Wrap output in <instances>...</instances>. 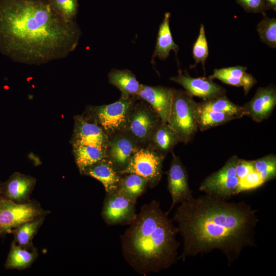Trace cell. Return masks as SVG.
<instances>
[{
  "label": "cell",
  "mask_w": 276,
  "mask_h": 276,
  "mask_svg": "<svg viewBox=\"0 0 276 276\" xmlns=\"http://www.w3.org/2000/svg\"><path fill=\"white\" fill-rule=\"evenodd\" d=\"M228 200L205 194L180 203L173 221L182 239V261L219 250L231 266L244 248L256 245L257 210L244 201Z\"/></svg>",
  "instance_id": "6da1fadb"
},
{
  "label": "cell",
  "mask_w": 276,
  "mask_h": 276,
  "mask_svg": "<svg viewBox=\"0 0 276 276\" xmlns=\"http://www.w3.org/2000/svg\"><path fill=\"white\" fill-rule=\"evenodd\" d=\"M81 32L47 0H0V52L15 62L40 65L66 57Z\"/></svg>",
  "instance_id": "7a4b0ae2"
},
{
  "label": "cell",
  "mask_w": 276,
  "mask_h": 276,
  "mask_svg": "<svg viewBox=\"0 0 276 276\" xmlns=\"http://www.w3.org/2000/svg\"><path fill=\"white\" fill-rule=\"evenodd\" d=\"M178 229L153 200L144 204L121 236L123 257L138 273L158 272L174 264L179 257Z\"/></svg>",
  "instance_id": "3957f363"
},
{
  "label": "cell",
  "mask_w": 276,
  "mask_h": 276,
  "mask_svg": "<svg viewBox=\"0 0 276 276\" xmlns=\"http://www.w3.org/2000/svg\"><path fill=\"white\" fill-rule=\"evenodd\" d=\"M199 104L185 90L174 89L168 124L180 136L182 142H190L198 128Z\"/></svg>",
  "instance_id": "277c9868"
},
{
  "label": "cell",
  "mask_w": 276,
  "mask_h": 276,
  "mask_svg": "<svg viewBox=\"0 0 276 276\" xmlns=\"http://www.w3.org/2000/svg\"><path fill=\"white\" fill-rule=\"evenodd\" d=\"M136 96L120 98L111 104L88 105L82 114L87 120L99 126L108 136L125 131L131 108Z\"/></svg>",
  "instance_id": "5b68a950"
},
{
  "label": "cell",
  "mask_w": 276,
  "mask_h": 276,
  "mask_svg": "<svg viewBox=\"0 0 276 276\" xmlns=\"http://www.w3.org/2000/svg\"><path fill=\"white\" fill-rule=\"evenodd\" d=\"M71 143L74 150L106 153L109 136L96 124L82 114L74 117Z\"/></svg>",
  "instance_id": "8992f818"
},
{
  "label": "cell",
  "mask_w": 276,
  "mask_h": 276,
  "mask_svg": "<svg viewBox=\"0 0 276 276\" xmlns=\"http://www.w3.org/2000/svg\"><path fill=\"white\" fill-rule=\"evenodd\" d=\"M162 122L160 118L153 108L137 97L129 113L125 131L141 148H146L150 134Z\"/></svg>",
  "instance_id": "52a82bcc"
},
{
  "label": "cell",
  "mask_w": 276,
  "mask_h": 276,
  "mask_svg": "<svg viewBox=\"0 0 276 276\" xmlns=\"http://www.w3.org/2000/svg\"><path fill=\"white\" fill-rule=\"evenodd\" d=\"M50 213L35 200L20 204L0 197V235L10 233L13 228L23 222Z\"/></svg>",
  "instance_id": "ba28073f"
},
{
  "label": "cell",
  "mask_w": 276,
  "mask_h": 276,
  "mask_svg": "<svg viewBox=\"0 0 276 276\" xmlns=\"http://www.w3.org/2000/svg\"><path fill=\"white\" fill-rule=\"evenodd\" d=\"M238 157L233 155L218 171L207 176L201 182L199 190L229 199L239 194V180L235 174V166Z\"/></svg>",
  "instance_id": "9c48e42d"
},
{
  "label": "cell",
  "mask_w": 276,
  "mask_h": 276,
  "mask_svg": "<svg viewBox=\"0 0 276 276\" xmlns=\"http://www.w3.org/2000/svg\"><path fill=\"white\" fill-rule=\"evenodd\" d=\"M165 156L147 148H140L131 157L121 175L133 173L148 182V187L153 188L159 182Z\"/></svg>",
  "instance_id": "30bf717a"
},
{
  "label": "cell",
  "mask_w": 276,
  "mask_h": 276,
  "mask_svg": "<svg viewBox=\"0 0 276 276\" xmlns=\"http://www.w3.org/2000/svg\"><path fill=\"white\" fill-rule=\"evenodd\" d=\"M136 202L118 189L106 193L101 211L103 220L109 225H129L137 215Z\"/></svg>",
  "instance_id": "8fae6325"
},
{
  "label": "cell",
  "mask_w": 276,
  "mask_h": 276,
  "mask_svg": "<svg viewBox=\"0 0 276 276\" xmlns=\"http://www.w3.org/2000/svg\"><path fill=\"white\" fill-rule=\"evenodd\" d=\"M141 148L127 132L121 131L109 136L106 158L121 175L131 157Z\"/></svg>",
  "instance_id": "7c38bea8"
},
{
  "label": "cell",
  "mask_w": 276,
  "mask_h": 276,
  "mask_svg": "<svg viewBox=\"0 0 276 276\" xmlns=\"http://www.w3.org/2000/svg\"><path fill=\"white\" fill-rule=\"evenodd\" d=\"M170 80L181 85L185 90L192 97L203 100H210L226 96V90L221 86L209 77L193 78L187 71L178 70L176 76L171 77Z\"/></svg>",
  "instance_id": "4fadbf2b"
},
{
  "label": "cell",
  "mask_w": 276,
  "mask_h": 276,
  "mask_svg": "<svg viewBox=\"0 0 276 276\" xmlns=\"http://www.w3.org/2000/svg\"><path fill=\"white\" fill-rule=\"evenodd\" d=\"M171 152L172 158L167 174V187L171 196L172 203L168 212L177 203L193 196L189 185L187 170L180 158L173 152Z\"/></svg>",
  "instance_id": "5bb4252c"
},
{
  "label": "cell",
  "mask_w": 276,
  "mask_h": 276,
  "mask_svg": "<svg viewBox=\"0 0 276 276\" xmlns=\"http://www.w3.org/2000/svg\"><path fill=\"white\" fill-rule=\"evenodd\" d=\"M36 179L30 175L15 172L3 182L0 197L16 203H26L31 199Z\"/></svg>",
  "instance_id": "9a60e30c"
},
{
  "label": "cell",
  "mask_w": 276,
  "mask_h": 276,
  "mask_svg": "<svg viewBox=\"0 0 276 276\" xmlns=\"http://www.w3.org/2000/svg\"><path fill=\"white\" fill-rule=\"evenodd\" d=\"M174 89L163 86L141 84L136 96L147 103L164 123L168 121Z\"/></svg>",
  "instance_id": "2e32d148"
},
{
  "label": "cell",
  "mask_w": 276,
  "mask_h": 276,
  "mask_svg": "<svg viewBox=\"0 0 276 276\" xmlns=\"http://www.w3.org/2000/svg\"><path fill=\"white\" fill-rule=\"evenodd\" d=\"M276 105V88L274 85L259 87L253 98L244 104L246 115L256 122L267 119Z\"/></svg>",
  "instance_id": "e0dca14e"
},
{
  "label": "cell",
  "mask_w": 276,
  "mask_h": 276,
  "mask_svg": "<svg viewBox=\"0 0 276 276\" xmlns=\"http://www.w3.org/2000/svg\"><path fill=\"white\" fill-rule=\"evenodd\" d=\"M180 142L179 135L168 123L162 122L150 134L146 148L166 156Z\"/></svg>",
  "instance_id": "ac0fdd59"
},
{
  "label": "cell",
  "mask_w": 276,
  "mask_h": 276,
  "mask_svg": "<svg viewBox=\"0 0 276 276\" xmlns=\"http://www.w3.org/2000/svg\"><path fill=\"white\" fill-rule=\"evenodd\" d=\"M247 67L241 65L216 68L209 78L218 79L228 85L242 87L246 95L257 82L251 74L247 73Z\"/></svg>",
  "instance_id": "d6986e66"
},
{
  "label": "cell",
  "mask_w": 276,
  "mask_h": 276,
  "mask_svg": "<svg viewBox=\"0 0 276 276\" xmlns=\"http://www.w3.org/2000/svg\"><path fill=\"white\" fill-rule=\"evenodd\" d=\"M81 175L93 177L103 185L106 193L118 189L121 179L120 175L106 158L86 167Z\"/></svg>",
  "instance_id": "ffe728a7"
},
{
  "label": "cell",
  "mask_w": 276,
  "mask_h": 276,
  "mask_svg": "<svg viewBox=\"0 0 276 276\" xmlns=\"http://www.w3.org/2000/svg\"><path fill=\"white\" fill-rule=\"evenodd\" d=\"M170 13H165L163 20L159 25L152 61L156 57L165 60L168 57L171 50L174 52L176 56L177 55L179 48L174 42L170 29Z\"/></svg>",
  "instance_id": "44dd1931"
},
{
  "label": "cell",
  "mask_w": 276,
  "mask_h": 276,
  "mask_svg": "<svg viewBox=\"0 0 276 276\" xmlns=\"http://www.w3.org/2000/svg\"><path fill=\"white\" fill-rule=\"evenodd\" d=\"M108 76L109 82L120 90L123 99L136 96L140 90L141 84L129 70L112 69Z\"/></svg>",
  "instance_id": "7402d4cb"
},
{
  "label": "cell",
  "mask_w": 276,
  "mask_h": 276,
  "mask_svg": "<svg viewBox=\"0 0 276 276\" xmlns=\"http://www.w3.org/2000/svg\"><path fill=\"white\" fill-rule=\"evenodd\" d=\"M38 255L35 247L31 249H27L13 241L5 262V267L6 269L19 270L27 269L35 262Z\"/></svg>",
  "instance_id": "603a6c76"
},
{
  "label": "cell",
  "mask_w": 276,
  "mask_h": 276,
  "mask_svg": "<svg viewBox=\"0 0 276 276\" xmlns=\"http://www.w3.org/2000/svg\"><path fill=\"white\" fill-rule=\"evenodd\" d=\"M46 216L42 215L23 222L10 232L14 236V241L21 247L31 249L35 247L33 239L44 222Z\"/></svg>",
  "instance_id": "cb8c5ba5"
},
{
  "label": "cell",
  "mask_w": 276,
  "mask_h": 276,
  "mask_svg": "<svg viewBox=\"0 0 276 276\" xmlns=\"http://www.w3.org/2000/svg\"><path fill=\"white\" fill-rule=\"evenodd\" d=\"M147 187L146 179L138 175L128 173L121 175L118 190L129 199L136 201Z\"/></svg>",
  "instance_id": "d4e9b609"
},
{
  "label": "cell",
  "mask_w": 276,
  "mask_h": 276,
  "mask_svg": "<svg viewBox=\"0 0 276 276\" xmlns=\"http://www.w3.org/2000/svg\"><path fill=\"white\" fill-rule=\"evenodd\" d=\"M203 110H210L231 114L241 118L246 115L242 106L237 105L229 100L226 96L210 100H203L199 103Z\"/></svg>",
  "instance_id": "484cf974"
},
{
  "label": "cell",
  "mask_w": 276,
  "mask_h": 276,
  "mask_svg": "<svg viewBox=\"0 0 276 276\" xmlns=\"http://www.w3.org/2000/svg\"><path fill=\"white\" fill-rule=\"evenodd\" d=\"M237 119L239 118L231 114L200 109L198 119V128L203 131Z\"/></svg>",
  "instance_id": "4316f807"
},
{
  "label": "cell",
  "mask_w": 276,
  "mask_h": 276,
  "mask_svg": "<svg viewBox=\"0 0 276 276\" xmlns=\"http://www.w3.org/2000/svg\"><path fill=\"white\" fill-rule=\"evenodd\" d=\"M52 9L64 21H76L78 10V0H47Z\"/></svg>",
  "instance_id": "83f0119b"
},
{
  "label": "cell",
  "mask_w": 276,
  "mask_h": 276,
  "mask_svg": "<svg viewBox=\"0 0 276 276\" xmlns=\"http://www.w3.org/2000/svg\"><path fill=\"white\" fill-rule=\"evenodd\" d=\"M262 20L257 26V31L261 40L271 48L276 47V19L268 17L262 13Z\"/></svg>",
  "instance_id": "f1b7e54d"
},
{
  "label": "cell",
  "mask_w": 276,
  "mask_h": 276,
  "mask_svg": "<svg viewBox=\"0 0 276 276\" xmlns=\"http://www.w3.org/2000/svg\"><path fill=\"white\" fill-rule=\"evenodd\" d=\"M209 54V47L205 36V28L202 24L200 25L198 37L193 46L192 55L195 63L190 66V68L195 67L199 63H201L205 71L204 65Z\"/></svg>",
  "instance_id": "f546056e"
},
{
  "label": "cell",
  "mask_w": 276,
  "mask_h": 276,
  "mask_svg": "<svg viewBox=\"0 0 276 276\" xmlns=\"http://www.w3.org/2000/svg\"><path fill=\"white\" fill-rule=\"evenodd\" d=\"M256 170L260 174L266 183L276 177V156L269 154L261 158L253 160Z\"/></svg>",
  "instance_id": "4dcf8cb0"
},
{
  "label": "cell",
  "mask_w": 276,
  "mask_h": 276,
  "mask_svg": "<svg viewBox=\"0 0 276 276\" xmlns=\"http://www.w3.org/2000/svg\"><path fill=\"white\" fill-rule=\"evenodd\" d=\"M256 170L253 160H249L238 158L235 166V174L239 180L238 192H242V184L245 177L252 171Z\"/></svg>",
  "instance_id": "1f68e13d"
},
{
  "label": "cell",
  "mask_w": 276,
  "mask_h": 276,
  "mask_svg": "<svg viewBox=\"0 0 276 276\" xmlns=\"http://www.w3.org/2000/svg\"><path fill=\"white\" fill-rule=\"evenodd\" d=\"M236 3L247 12L262 13L269 10L265 0H236Z\"/></svg>",
  "instance_id": "d6a6232c"
},
{
  "label": "cell",
  "mask_w": 276,
  "mask_h": 276,
  "mask_svg": "<svg viewBox=\"0 0 276 276\" xmlns=\"http://www.w3.org/2000/svg\"><path fill=\"white\" fill-rule=\"evenodd\" d=\"M269 9L276 10V0H265Z\"/></svg>",
  "instance_id": "836d02e7"
},
{
  "label": "cell",
  "mask_w": 276,
  "mask_h": 276,
  "mask_svg": "<svg viewBox=\"0 0 276 276\" xmlns=\"http://www.w3.org/2000/svg\"><path fill=\"white\" fill-rule=\"evenodd\" d=\"M2 183H3V182H2L0 181V190H1V187H2Z\"/></svg>",
  "instance_id": "e575fe53"
}]
</instances>
